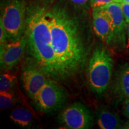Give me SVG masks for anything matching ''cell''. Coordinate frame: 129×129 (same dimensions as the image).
I'll return each instance as SVG.
<instances>
[{"instance_id":"1","label":"cell","mask_w":129,"mask_h":129,"mask_svg":"<svg viewBox=\"0 0 129 129\" xmlns=\"http://www.w3.org/2000/svg\"><path fill=\"white\" fill-rule=\"evenodd\" d=\"M51 44L60 78L73 75L83 67L86 51L78 26L62 9L47 12Z\"/></svg>"},{"instance_id":"2","label":"cell","mask_w":129,"mask_h":129,"mask_svg":"<svg viewBox=\"0 0 129 129\" xmlns=\"http://www.w3.org/2000/svg\"><path fill=\"white\" fill-rule=\"evenodd\" d=\"M26 34L30 54L37 67L48 77L60 78L46 10L36 9L29 14Z\"/></svg>"},{"instance_id":"3","label":"cell","mask_w":129,"mask_h":129,"mask_svg":"<svg viewBox=\"0 0 129 129\" xmlns=\"http://www.w3.org/2000/svg\"><path fill=\"white\" fill-rule=\"evenodd\" d=\"M113 60L105 48L97 47L90 57L87 70L90 87L98 94H102L107 89L112 71Z\"/></svg>"},{"instance_id":"4","label":"cell","mask_w":129,"mask_h":129,"mask_svg":"<svg viewBox=\"0 0 129 129\" xmlns=\"http://www.w3.org/2000/svg\"><path fill=\"white\" fill-rule=\"evenodd\" d=\"M25 2L23 0H9L3 8L2 21L8 39L17 41L22 37L26 26Z\"/></svg>"},{"instance_id":"5","label":"cell","mask_w":129,"mask_h":129,"mask_svg":"<svg viewBox=\"0 0 129 129\" xmlns=\"http://www.w3.org/2000/svg\"><path fill=\"white\" fill-rule=\"evenodd\" d=\"M64 90L53 80H47L32 99L35 106L41 112H51L59 109L64 102Z\"/></svg>"},{"instance_id":"6","label":"cell","mask_w":129,"mask_h":129,"mask_svg":"<svg viewBox=\"0 0 129 129\" xmlns=\"http://www.w3.org/2000/svg\"><path fill=\"white\" fill-rule=\"evenodd\" d=\"M59 119L66 128L70 129H87L93 123L90 110L80 102L74 103L64 109Z\"/></svg>"},{"instance_id":"7","label":"cell","mask_w":129,"mask_h":129,"mask_svg":"<svg viewBox=\"0 0 129 129\" xmlns=\"http://www.w3.org/2000/svg\"><path fill=\"white\" fill-rule=\"evenodd\" d=\"M107 16L111 25V34L106 44L125 43V34L127 29V22L122 13L120 3H111L104 7L100 8Z\"/></svg>"},{"instance_id":"8","label":"cell","mask_w":129,"mask_h":129,"mask_svg":"<svg viewBox=\"0 0 129 129\" xmlns=\"http://www.w3.org/2000/svg\"><path fill=\"white\" fill-rule=\"evenodd\" d=\"M26 44V37H22L17 41L6 43L0 47L1 68L7 71L15 67L23 57Z\"/></svg>"},{"instance_id":"9","label":"cell","mask_w":129,"mask_h":129,"mask_svg":"<svg viewBox=\"0 0 129 129\" xmlns=\"http://www.w3.org/2000/svg\"><path fill=\"white\" fill-rule=\"evenodd\" d=\"M46 75L38 67H28L22 72L23 87L32 99L47 80Z\"/></svg>"},{"instance_id":"10","label":"cell","mask_w":129,"mask_h":129,"mask_svg":"<svg viewBox=\"0 0 129 129\" xmlns=\"http://www.w3.org/2000/svg\"><path fill=\"white\" fill-rule=\"evenodd\" d=\"M93 26L94 32L101 40L106 43L111 34V25L107 16L101 9H93Z\"/></svg>"},{"instance_id":"11","label":"cell","mask_w":129,"mask_h":129,"mask_svg":"<svg viewBox=\"0 0 129 129\" xmlns=\"http://www.w3.org/2000/svg\"><path fill=\"white\" fill-rule=\"evenodd\" d=\"M114 93L121 99H129V63L124 64L118 72Z\"/></svg>"},{"instance_id":"12","label":"cell","mask_w":129,"mask_h":129,"mask_svg":"<svg viewBox=\"0 0 129 129\" xmlns=\"http://www.w3.org/2000/svg\"><path fill=\"white\" fill-rule=\"evenodd\" d=\"M97 124L101 129L122 128L120 117L115 113L104 107L99 108L97 113Z\"/></svg>"},{"instance_id":"13","label":"cell","mask_w":129,"mask_h":129,"mask_svg":"<svg viewBox=\"0 0 129 129\" xmlns=\"http://www.w3.org/2000/svg\"><path fill=\"white\" fill-rule=\"evenodd\" d=\"M10 118L16 124L22 127H28L32 124V115L28 109L18 108L13 109L10 115Z\"/></svg>"},{"instance_id":"14","label":"cell","mask_w":129,"mask_h":129,"mask_svg":"<svg viewBox=\"0 0 129 129\" xmlns=\"http://www.w3.org/2000/svg\"><path fill=\"white\" fill-rule=\"evenodd\" d=\"M17 77L14 74L6 71L0 76V91H10L15 85Z\"/></svg>"},{"instance_id":"15","label":"cell","mask_w":129,"mask_h":129,"mask_svg":"<svg viewBox=\"0 0 129 129\" xmlns=\"http://www.w3.org/2000/svg\"><path fill=\"white\" fill-rule=\"evenodd\" d=\"M16 98L10 91H0V108L4 110L13 105Z\"/></svg>"},{"instance_id":"16","label":"cell","mask_w":129,"mask_h":129,"mask_svg":"<svg viewBox=\"0 0 129 129\" xmlns=\"http://www.w3.org/2000/svg\"><path fill=\"white\" fill-rule=\"evenodd\" d=\"M114 2L121 3V1L120 0H90V6L93 9H100Z\"/></svg>"},{"instance_id":"17","label":"cell","mask_w":129,"mask_h":129,"mask_svg":"<svg viewBox=\"0 0 129 129\" xmlns=\"http://www.w3.org/2000/svg\"><path fill=\"white\" fill-rule=\"evenodd\" d=\"M7 34L6 30L5 29L4 25L2 21L0 20V45L2 47L5 44H6V41H7Z\"/></svg>"},{"instance_id":"18","label":"cell","mask_w":129,"mask_h":129,"mask_svg":"<svg viewBox=\"0 0 129 129\" xmlns=\"http://www.w3.org/2000/svg\"><path fill=\"white\" fill-rule=\"evenodd\" d=\"M120 4L125 20L128 23H129V3L121 2Z\"/></svg>"},{"instance_id":"19","label":"cell","mask_w":129,"mask_h":129,"mask_svg":"<svg viewBox=\"0 0 129 129\" xmlns=\"http://www.w3.org/2000/svg\"><path fill=\"white\" fill-rule=\"evenodd\" d=\"M122 112L125 117L129 118V99L125 100Z\"/></svg>"},{"instance_id":"20","label":"cell","mask_w":129,"mask_h":129,"mask_svg":"<svg viewBox=\"0 0 129 129\" xmlns=\"http://www.w3.org/2000/svg\"><path fill=\"white\" fill-rule=\"evenodd\" d=\"M72 3L74 4L78 5V6H84L85 5L87 4V3H88V1L90 0H71Z\"/></svg>"},{"instance_id":"21","label":"cell","mask_w":129,"mask_h":129,"mask_svg":"<svg viewBox=\"0 0 129 129\" xmlns=\"http://www.w3.org/2000/svg\"><path fill=\"white\" fill-rule=\"evenodd\" d=\"M127 46L128 47H129V23H127Z\"/></svg>"},{"instance_id":"22","label":"cell","mask_w":129,"mask_h":129,"mask_svg":"<svg viewBox=\"0 0 129 129\" xmlns=\"http://www.w3.org/2000/svg\"><path fill=\"white\" fill-rule=\"evenodd\" d=\"M122 128H124V129H129V122H128V123L125 124L124 125V126L122 127Z\"/></svg>"},{"instance_id":"23","label":"cell","mask_w":129,"mask_h":129,"mask_svg":"<svg viewBox=\"0 0 129 129\" xmlns=\"http://www.w3.org/2000/svg\"><path fill=\"white\" fill-rule=\"evenodd\" d=\"M121 3L124 2V3H129V0H120Z\"/></svg>"}]
</instances>
